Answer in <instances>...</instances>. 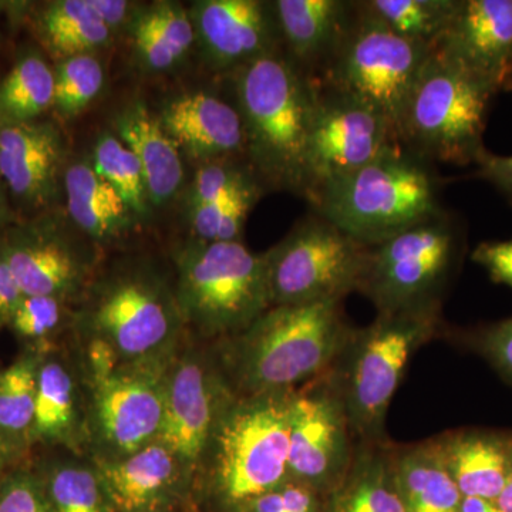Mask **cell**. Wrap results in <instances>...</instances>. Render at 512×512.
<instances>
[{
    "instance_id": "cell-33",
    "label": "cell",
    "mask_w": 512,
    "mask_h": 512,
    "mask_svg": "<svg viewBox=\"0 0 512 512\" xmlns=\"http://www.w3.org/2000/svg\"><path fill=\"white\" fill-rule=\"evenodd\" d=\"M397 35L434 47L444 35L460 0H360Z\"/></svg>"
},
{
    "instance_id": "cell-39",
    "label": "cell",
    "mask_w": 512,
    "mask_h": 512,
    "mask_svg": "<svg viewBox=\"0 0 512 512\" xmlns=\"http://www.w3.org/2000/svg\"><path fill=\"white\" fill-rule=\"evenodd\" d=\"M249 171H252L249 164H242L239 158H225V160L202 164L192 184L190 200H188L190 211L220 200Z\"/></svg>"
},
{
    "instance_id": "cell-36",
    "label": "cell",
    "mask_w": 512,
    "mask_h": 512,
    "mask_svg": "<svg viewBox=\"0 0 512 512\" xmlns=\"http://www.w3.org/2000/svg\"><path fill=\"white\" fill-rule=\"evenodd\" d=\"M42 484L53 512H109L111 507L99 473L90 468L57 466Z\"/></svg>"
},
{
    "instance_id": "cell-20",
    "label": "cell",
    "mask_w": 512,
    "mask_h": 512,
    "mask_svg": "<svg viewBox=\"0 0 512 512\" xmlns=\"http://www.w3.org/2000/svg\"><path fill=\"white\" fill-rule=\"evenodd\" d=\"M274 6L285 55L319 80L348 35L356 0H276Z\"/></svg>"
},
{
    "instance_id": "cell-3",
    "label": "cell",
    "mask_w": 512,
    "mask_h": 512,
    "mask_svg": "<svg viewBox=\"0 0 512 512\" xmlns=\"http://www.w3.org/2000/svg\"><path fill=\"white\" fill-rule=\"evenodd\" d=\"M441 187L434 164L394 144L308 202L349 237L376 245L443 210Z\"/></svg>"
},
{
    "instance_id": "cell-41",
    "label": "cell",
    "mask_w": 512,
    "mask_h": 512,
    "mask_svg": "<svg viewBox=\"0 0 512 512\" xmlns=\"http://www.w3.org/2000/svg\"><path fill=\"white\" fill-rule=\"evenodd\" d=\"M0 512L53 511L42 480L28 471H15L5 476L0 484Z\"/></svg>"
},
{
    "instance_id": "cell-6",
    "label": "cell",
    "mask_w": 512,
    "mask_h": 512,
    "mask_svg": "<svg viewBox=\"0 0 512 512\" xmlns=\"http://www.w3.org/2000/svg\"><path fill=\"white\" fill-rule=\"evenodd\" d=\"M295 390L238 396L225 413L208 463L214 493L228 511L247 512L256 498L291 480L289 426Z\"/></svg>"
},
{
    "instance_id": "cell-31",
    "label": "cell",
    "mask_w": 512,
    "mask_h": 512,
    "mask_svg": "<svg viewBox=\"0 0 512 512\" xmlns=\"http://www.w3.org/2000/svg\"><path fill=\"white\" fill-rule=\"evenodd\" d=\"M76 423L72 373L59 360L43 356L37 373L33 441L70 443Z\"/></svg>"
},
{
    "instance_id": "cell-24",
    "label": "cell",
    "mask_w": 512,
    "mask_h": 512,
    "mask_svg": "<svg viewBox=\"0 0 512 512\" xmlns=\"http://www.w3.org/2000/svg\"><path fill=\"white\" fill-rule=\"evenodd\" d=\"M393 447L389 440L356 441L348 473L325 498V512H406Z\"/></svg>"
},
{
    "instance_id": "cell-13",
    "label": "cell",
    "mask_w": 512,
    "mask_h": 512,
    "mask_svg": "<svg viewBox=\"0 0 512 512\" xmlns=\"http://www.w3.org/2000/svg\"><path fill=\"white\" fill-rule=\"evenodd\" d=\"M315 82L316 101L309 138L305 200L333 181L355 173L399 144L396 130L375 107Z\"/></svg>"
},
{
    "instance_id": "cell-43",
    "label": "cell",
    "mask_w": 512,
    "mask_h": 512,
    "mask_svg": "<svg viewBox=\"0 0 512 512\" xmlns=\"http://www.w3.org/2000/svg\"><path fill=\"white\" fill-rule=\"evenodd\" d=\"M471 259L483 266L495 284L507 285L512 289V239L481 242L471 254Z\"/></svg>"
},
{
    "instance_id": "cell-9",
    "label": "cell",
    "mask_w": 512,
    "mask_h": 512,
    "mask_svg": "<svg viewBox=\"0 0 512 512\" xmlns=\"http://www.w3.org/2000/svg\"><path fill=\"white\" fill-rule=\"evenodd\" d=\"M367 248L312 211L264 252L271 306L345 301L357 292Z\"/></svg>"
},
{
    "instance_id": "cell-22",
    "label": "cell",
    "mask_w": 512,
    "mask_h": 512,
    "mask_svg": "<svg viewBox=\"0 0 512 512\" xmlns=\"http://www.w3.org/2000/svg\"><path fill=\"white\" fill-rule=\"evenodd\" d=\"M430 441L463 497L497 500L512 473V433L463 429Z\"/></svg>"
},
{
    "instance_id": "cell-7",
    "label": "cell",
    "mask_w": 512,
    "mask_h": 512,
    "mask_svg": "<svg viewBox=\"0 0 512 512\" xmlns=\"http://www.w3.org/2000/svg\"><path fill=\"white\" fill-rule=\"evenodd\" d=\"M177 271L184 322L207 338H232L271 308L265 255L241 241H197L178 254Z\"/></svg>"
},
{
    "instance_id": "cell-26",
    "label": "cell",
    "mask_w": 512,
    "mask_h": 512,
    "mask_svg": "<svg viewBox=\"0 0 512 512\" xmlns=\"http://www.w3.org/2000/svg\"><path fill=\"white\" fill-rule=\"evenodd\" d=\"M64 190L70 217L90 238L111 241L130 229L133 212L87 161H76L67 168Z\"/></svg>"
},
{
    "instance_id": "cell-16",
    "label": "cell",
    "mask_w": 512,
    "mask_h": 512,
    "mask_svg": "<svg viewBox=\"0 0 512 512\" xmlns=\"http://www.w3.org/2000/svg\"><path fill=\"white\" fill-rule=\"evenodd\" d=\"M194 28L208 64L229 76L284 50L274 2L204 0L195 5Z\"/></svg>"
},
{
    "instance_id": "cell-10",
    "label": "cell",
    "mask_w": 512,
    "mask_h": 512,
    "mask_svg": "<svg viewBox=\"0 0 512 512\" xmlns=\"http://www.w3.org/2000/svg\"><path fill=\"white\" fill-rule=\"evenodd\" d=\"M431 50L433 47L397 35L356 0L348 35L316 82L375 107L397 134L404 104Z\"/></svg>"
},
{
    "instance_id": "cell-49",
    "label": "cell",
    "mask_w": 512,
    "mask_h": 512,
    "mask_svg": "<svg viewBox=\"0 0 512 512\" xmlns=\"http://www.w3.org/2000/svg\"><path fill=\"white\" fill-rule=\"evenodd\" d=\"M6 218H8V204H6L5 194L0 188V228L5 224Z\"/></svg>"
},
{
    "instance_id": "cell-29",
    "label": "cell",
    "mask_w": 512,
    "mask_h": 512,
    "mask_svg": "<svg viewBox=\"0 0 512 512\" xmlns=\"http://www.w3.org/2000/svg\"><path fill=\"white\" fill-rule=\"evenodd\" d=\"M133 40L140 62L163 72L184 59L197 37L190 15L180 5L160 2L134 22Z\"/></svg>"
},
{
    "instance_id": "cell-28",
    "label": "cell",
    "mask_w": 512,
    "mask_h": 512,
    "mask_svg": "<svg viewBox=\"0 0 512 512\" xmlns=\"http://www.w3.org/2000/svg\"><path fill=\"white\" fill-rule=\"evenodd\" d=\"M42 352L32 350L0 372V448L9 458L33 443L37 373Z\"/></svg>"
},
{
    "instance_id": "cell-40",
    "label": "cell",
    "mask_w": 512,
    "mask_h": 512,
    "mask_svg": "<svg viewBox=\"0 0 512 512\" xmlns=\"http://www.w3.org/2000/svg\"><path fill=\"white\" fill-rule=\"evenodd\" d=\"M460 338L512 384V316Z\"/></svg>"
},
{
    "instance_id": "cell-12",
    "label": "cell",
    "mask_w": 512,
    "mask_h": 512,
    "mask_svg": "<svg viewBox=\"0 0 512 512\" xmlns=\"http://www.w3.org/2000/svg\"><path fill=\"white\" fill-rule=\"evenodd\" d=\"M90 372L94 426L110 460L157 441L164 421V363L121 365L106 345L93 340Z\"/></svg>"
},
{
    "instance_id": "cell-2",
    "label": "cell",
    "mask_w": 512,
    "mask_h": 512,
    "mask_svg": "<svg viewBox=\"0 0 512 512\" xmlns=\"http://www.w3.org/2000/svg\"><path fill=\"white\" fill-rule=\"evenodd\" d=\"M231 79L249 167L262 185L305 198L315 82L284 50L259 57Z\"/></svg>"
},
{
    "instance_id": "cell-23",
    "label": "cell",
    "mask_w": 512,
    "mask_h": 512,
    "mask_svg": "<svg viewBox=\"0 0 512 512\" xmlns=\"http://www.w3.org/2000/svg\"><path fill=\"white\" fill-rule=\"evenodd\" d=\"M181 471L180 461L157 440L126 457L101 461L97 473L111 507L143 512L170 491Z\"/></svg>"
},
{
    "instance_id": "cell-8",
    "label": "cell",
    "mask_w": 512,
    "mask_h": 512,
    "mask_svg": "<svg viewBox=\"0 0 512 512\" xmlns=\"http://www.w3.org/2000/svg\"><path fill=\"white\" fill-rule=\"evenodd\" d=\"M461 251V229L443 208L400 234L369 245L357 292L377 312L443 306Z\"/></svg>"
},
{
    "instance_id": "cell-21",
    "label": "cell",
    "mask_w": 512,
    "mask_h": 512,
    "mask_svg": "<svg viewBox=\"0 0 512 512\" xmlns=\"http://www.w3.org/2000/svg\"><path fill=\"white\" fill-rule=\"evenodd\" d=\"M23 296L66 299L79 291L84 265L64 239L42 229H19L0 247Z\"/></svg>"
},
{
    "instance_id": "cell-14",
    "label": "cell",
    "mask_w": 512,
    "mask_h": 512,
    "mask_svg": "<svg viewBox=\"0 0 512 512\" xmlns=\"http://www.w3.org/2000/svg\"><path fill=\"white\" fill-rule=\"evenodd\" d=\"M356 439L328 372L293 392L289 476L328 497L348 473Z\"/></svg>"
},
{
    "instance_id": "cell-1",
    "label": "cell",
    "mask_w": 512,
    "mask_h": 512,
    "mask_svg": "<svg viewBox=\"0 0 512 512\" xmlns=\"http://www.w3.org/2000/svg\"><path fill=\"white\" fill-rule=\"evenodd\" d=\"M353 328L343 301L271 306L244 332L220 340L218 362L238 396L299 389L328 372Z\"/></svg>"
},
{
    "instance_id": "cell-30",
    "label": "cell",
    "mask_w": 512,
    "mask_h": 512,
    "mask_svg": "<svg viewBox=\"0 0 512 512\" xmlns=\"http://www.w3.org/2000/svg\"><path fill=\"white\" fill-rule=\"evenodd\" d=\"M47 47L62 59L92 55L106 46L111 30L94 13L89 0H57L49 3L37 20Z\"/></svg>"
},
{
    "instance_id": "cell-32",
    "label": "cell",
    "mask_w": 512,
    "mask_h": 512,
    "mask_svg": "<svg viewBox=\"0 0 512 512\" xmlns=\"http://www.w3.org/2000/svg\"><path fill=\"white\" fill-rule=\"evenodd\" d=\"M55 72L36 53L20 57L0 83V121H33L53 107Z\"/></svg>"
},
{
    "instance_id": "cell-19",
    "label": "cell",
    "mask_w": 512,
    "mask_h": 512,
    "mask_svg": "<svg viewBox=\"0 0 512 512\" xmlns=\"http://www.w3.org/2000/svg\"><path fill=\"white\" fill-rule=\"evenodd\" d=\"M63 163L57 128L43 121H0V180L28 207L52 200Z\"/></svg>"
},
{
    "instance_id": "cell-11",
    "label": "cell",
    "mask_w": 512,
    "mask_h": 512,
    "mask_svg": "<svg viewBox=\"0 0 512 512\" xmlns=\"http://www.w3.org/2000/svg\"><path fill=\"white\" fill-rule=\"evenodd\" d=\"M87 318L94 340L121 365L164 363L185 323L175 292L147 272L119 275L101 285Z\"/></svg>"
},
{
    "instance_id": "cell-46",
    "label": "cell",
    "mask_w": 512,
    "mask_h": 512,
    "mask_svg": "<svg viewBox=\"0 0 512 512\" xmlns=\"http://www.w3.org/2000/svg\"><path fill=\"white\" fill-rule=\"evenodd\" d=\"M89 2L94 13L111 32L123 26L130 16V2H123V0H89Z\"/></svg>"
},
{
    "instance_id": "cell-27",
    "label": "cell",
    "mask_w": 512,
    "mask_h": 512,
    "mask_svg": "<svg viewBox=\"0 0 512 512\" xmlns=\"http://www.w3.org/2000/svg\"><path fill=\"white\" fill-rule=\"evenodd\" d=\"M394 473L406 512H458L463 495L430 440L393 447Z\"/></svg>"
},
{
    "instance_id": "cell-35",
    "label": "cell",
    "mask_w": 512,
    "mask_h": 512,
    "mask_svg": "<svg viewBox=\"0 0 512 512\" xmlns=\"http://www.w3.org/2000/svg\"><path fill=\"white\" fill-rule=\"evenodd\" d=\"M93 168L107 181L137 217H146L150 198L143 170L137 157L117 136L104 134L97 140L93 154Z\"/></svg>"
},
{
    "instance_id": "cell-42",
    "label": "cell",
    "mask_w": 512,
    "mask_h": 512,
    "mask_svg": "<svg viewBox=\"0 0 512 512\" xmlns=\"http://www.w3.org/2000/svg\"><path fill=\"white\" fill-rule=\"evenodd\" d=\"M247 512H325V497L309 485L289 480L256 498Z\"/></svg>"
},
{
    "instance_id": "cell-48",
    "label": "cell",
    "mask_w": 512,
    "mask_h": 512,
    "mask_svg": "<svg viewBox=\"0 0 512 512\" xmlns=\"http://www.w3.org/2000/svg\"><path fill=\"white\" fill-rule=\"evenodd\" d=\"M495 504H497L498 508L503 512H512V473L507 483H505L503 491H501L497 500H495Z\"/></svg>"
},
{
    "instance_id": "cell-50",
    "label": "cell",
    "mask_w": 512,
    "mask_h": 512,
    "mask_svg": "<svg viewBox=\"0 0 512 512\" xmlns=\"http://www.w3.org/2000/svg\"><path fill=\"white\" fill-rule=\"evenodd\" d=\"M9 458L6 457V454L3 453L2 448H0V484H2L3 478V470H5L6 464H8Z\"/></svg>"
},
{
    "instance_id": "cell-52",
    "label": "cell",
    "mask_w": 512,
    "mask_h": 512,
    "mask_svg": "<svg viewBox=\"0 0 512 512\" xmlns=\"http://www.w3.org/2000/svg\"><path fill=\"white\" fill-rule=\"evenodd\" d=\"M143 512H160V511H150V510H147V511H143Z\"/></svg>"
},
{
    "instance_id": "cell-17",
    "label": "cell",
    "mask_w": 512,
    "mask_h": 512,
    "mask_svg": "<svg viewBox=\"0 0 512 512\" xmlns=\"http://www.w3.org/2000/svg\"><path fill=\"white\" fill-rule=\"evenodd\" d=\"M434 49L500 92L512 72V0H460Z\"/></svg>"
},
{
    "instance_id": "cell-4",
    "label": "cell",
    "mask_w": 512,
    "mask_h": 512,
    "mask_svg": "<svg viewBox=\"0 0 512 512\" xmlns=\"http://www.w3.org/2000/svg\"><path fill=\"white\" fill-rule=\"evenodd\" d=\"M441 308L377 312L365 328H353L328 370L345 404L356 441H384L390 404L414 353L444 328Z\"/></svg>"
},
{
    "instance_id": "cell-15",
    "label": "cell",
    "mask_w": 512,
    "mask_h": 512,
    "mask_svg": "<svg viewBox=\"0 0 512 512\" xmlns=\"http://www.w3.org/2000/svg\"><path fill=\"white\" fill-rule=\"evenodd\" d=\"M167 370L163 429L158 441L184 470H195L210 457L218 427L238 394L218 357L194 353Z\"/></svg>"
},
{
    "instance_id": "cell-5",
    "label": "cell",
    "mask_w": 512,
    "mask_h": 512,
    "mask_svg": "<svg viewBox=\"0 0 512 512\" xmlns=\"http://www.w3.org/2000/svg\"><path fill=\"white\" fill-rule=\"evenodd\" d=\"M490 83L431 50L397 126V140L431 164H476L491 100Z\"/></svg>"
},
{
    "instance_id": "cell-25",
    "label": "cell",
    "mask_w": 512,
    "mask_h": 512,
    "mask_svg": "<svg viewBox=\"0 0 512 512\" xmlns=\"http://www.w3.org/2000/svg\"><path fill=\"white\" fill-rule=\"evenodd\" d=\"M116 130L141 165L151 205L173 200L183 184L184 165L180 148L158 117L143 104H133L117 117Z\"/></svg>"
},
{
    "instance_id": "cell-44",
    "label": "cell",
    "mask_w": 512,
    "mask_h": 512,
    "mask_svg": "<svg viewBox=\"0 0 512 512\" xmlns=\"http://www.w3.org/2000/svg\"><path fill=\"white\" fill-rule=\"evenodd\" d=\"M476 165L478 177L493 184L512 201V156H497L484 150Z\"/></svg>"
},
{
    "instance_id": "cell-37",
    "label": "cell",
    "mask_w": 512,
    "mask_h": 512,
    "mask_svg": "<svg viewBox=\"0 0 512 512\" xmlns=\"http://www.w3.org/2000/svg\"><path fill=\"white\" fill-rule=\"evenodd\" d=\"M55 77L53 107L64 119L82 113L104 86L103 66L93 55L64 59L57 67Z\"/></svg>"
},
{
    "instance_id": "cell-38",
    "label": "cell",
    "mask_w": 512,
    "mask_h": 512,
    "mask_svg": "<svg viewBox=\"0 0 512 512\" xmlns=\"http://www.w3.org/2000/svg\"><path fill=\"white\" fill-rule=\"evenodd\" d=\"M63 302L55 296H22L9 325L20 339L43 348L62 325Z\"/></svg>"
},
{
    "instance_id": "cell-34",
    "label": "cell",
    "mask_w": 512,
    "mask_h": 512,
    "mask_svg": "<svg viewBox=\"0 0 512 512\" xmlns=\"http://www.w3.org/2000/svg\"><path fill=\"white\" fill-rule=\"evenodd\" d=\"M261 181L249 171L237 185L212 204L191 210V224L197 241H241L245 221L262 194Z\"/></svg>"
},
{
    "instance_id": "cell-45",
    "label": "cell",
    "mask_w": 512,
    "mask_h": 512,
    "mask_svg": "<svg viewBox=\"0 0 512 512\" xmlns=\"http://www.w3.org/2000/svg\"><path fill=\"white\" fill-rule=\"evenodd\" d=\"M22 296L15 279L10 274L8 265L0 256V328L9 323L10 316Z\"/></svg>"
},
{
    "instance_id": "cell-47",
    "label": "cell",
    "mask_w": 512,
    "mask_h": 512,
    "mask_svg": "<svg viewBox=\"0 0 512 512\" xmlns=\"http://www.w3.org/2000/svg\"><path fill=\"white\" fill-rule=\"evenodd\" d=\"M458 512H503L495 504V501L484 498L463 497Z\"/></svg>"
},
{
    "instance_id": "cell-51",
    "label": "cell",
    "mask_w": 512,
    "mask_h": 512,
    "mask_svg": "<svg viewBox=\"0 0 512 512\" xmlns=\"http://www.w3.org/2000/svg\"><path fill=\"white\" fill-rule=\"evenodd\" d=\"M505 87H511V89H512V72H511L510 79H508L507 86H505Z\"/></svg>"
},
{
    "instance_id": "cell-18",
    "label": "cell",
    "mask_w": 512,
    "mask_h": 512,
    "mask_svg": "<svg viewBox=\"0 0 512 512\" xmlns=\"http://www.w3.org/2000/svg\"><path fill=\"white\" fill-rule=\"evenodd\" d=\"M161 126L174 143L202 163L245 157V131L237 101L194 92L165 104Z\"/></svg>"
}]
</instances>
